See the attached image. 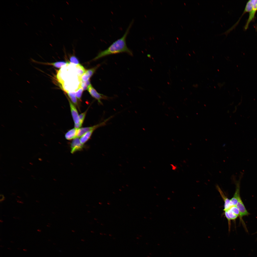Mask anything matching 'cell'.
Here are the masks:
<instances>
[{
  "label": "cell",
  "instance_id": "ffe728a7",
  "mask_svg": "<svg viewBox=\"0 0 257 257\" xmlns=\"http://www.w3.org/2000/svg\"><path fill=\"white\" fill-rule=\"evenodd\" d=\"M225 211V214L226 217L227 218L228 221L229 226V230L230 229L231 225V219L229 217L228 213L227 211Z\"/></svg>",
  "mask_w": 257,
  "mask_h": 257
},
{
  "label": "cell",
  "instance_id": "5b68a950",
  "mask_svg": "<svg viewBox=\"0 0 257 257\" xmlns=\"http://www.w3.org/2000/svg\"><path fill=\"white\" fill-rule=\"evenodd\" d=\"M257 11V0H254L253 6L251 10L249 12L248 17L244 26V29L245 30L248 28L249 24L254 19Z\"/></svg>",
  "mask_w": 257,
  "mask_h": 257
},
{
  "label": "cell",
  "instance_id": "2e32d148",
  "mask_svg": "<svg viewBox=\"0 0 257 257\" xmlns=\"http://www.w3.org/2000/svg\"><path fill=\"white\" fill-rule=\"evenodd\" d=\"M70 62L75 65H77L79 64V61L78 58L74 55L71 56L69 58Z\"/></svg>",
  "mask_w": 257,
  "mask_h": 257
},
{
  "label": "cell",
  "instance_id": "4dcf8cb0",
  "mask_svg": "<svg viewBox=\"0 0 257 257\" xmlns=\"http://www.w3.org/2000/svg\"><path fill=\"white\" fill-rule=\"evenodd\" d=\"M25 250V251H26V250H24H24Z\"/></svg>",
  "mask_w": 257,
  "mask_h": 257
},
{
  "label": "cell",
  "instance_id": "7c38bea8",
  "mask_svg": "<svg viewBox=\"0 0 257 257\" xmlns=\"http://www.w3.org/2000/svg\"><path fill=\"white\" fill-rule=\"evenodd\" d=\"M94 130H95L93 129L89 131L81 137L80 140L82 144H83L88 140Z\"/></svg>",
  "mask_w": 257,
  "mask_h": 257
},
{
  "label": "cell",
  "instance_id": "4316f807",
  "mask_svg": "<svg viewBox=\"0 0 257 257\" xmlns=\"http://www.w3.org/2000/svg\"><path fill=\"white\" fill-rule=\"evenodd\" d=\"M22 167V168H25L24 167Z\"/></svg>",
  "mask_w": 257,
  "mask_h": 257
},
{
  "label": "cell",
  "instance_id": "d6986e66",
  "mask_svg": "<svg viewBox=\"0 0 257 257\" xmlns=\"http://www.w3.org/2000/svg\"><path fill=\"white\" fill-rule=\"evenodd\" d=\"M87 111V110H86L84 112L81 114L79 116L80 122L82 124L84 121Z\"/></svg>",
  "mask_w": 257,
  "mask_h": 257
},
{
  "label": "cell",
  "instance_id": "6da1fadb",
  "mask_svg": "<svg viewBox=\"0 0 257 257\" xmlns=\"http://www.w3.org/2000/svg\"><path fill=\"white\" fill-rule=\"evenodd\" d=\"M133 21V20H132L122 37L113 42L106 49L99 52L93 60H95L110 55L123 52L126 53L131 56H133L132 51L127 46L126 39Z\"/></svg>",
  "mask_w": 257,
  "mask_h": 257
},
{
  "label": "cell",
  "instance_id": "cb8c5ba5",
  "mask_svg": "<svg viewBox=\"0 0 257 257\" xmlns=\"http://www.w3.org/2000/svg\"><path fill=\"white\" fill-rule=\"evenodd\" d=\"M85 83H86V85H87V86H88L89 85H90V84H90V82L89 80H88V81H85Z\"/></svg>",
  "mask_w": 257,
  "mask_h": 257
},
{
  "label": "cell",
  "instance_id": "7a4b0ae2",
  "mask_svg": "<svg viewBox=\"0 0 257 257\" xmlns=\"http://www.w3.org/2000/svg\"><path fill=\"white\" fill-rule=\"evenodd\" d=\"M243 173L241 172L239 175V178L237 180L235 178L234 176L233 175L232 180L236 186L235 191L232 198L230 199L231 204L232 206H236L238 201V199L240 197V190L241 182L242 179L243 177Z\"/></svg>",
  "mask_w": 257,
  "mask_h": 257
},
{
  "label": "cell",
  "instance_id": "83f0119b",
  "mask_svg": "<svg viewBox=\"0 0 257 257\" xmlns=\"http://www.w3.org/2000/svg\"><path fill=\"white\" fill-rule=\"evenodd\" d=\"M31 176L32 177H34V176H33V175H31Z\"/></svg>",
  "mask_w": 257,
  "mask_h": 257
},
{
  "label": "cell",
  "instance_id": "4fadbf2b",
  "mask_svg": "<svg viewBox=\"0 0 257 257\" xmlns=\"http://www.w3.org/2000/svg\"><path fill=\"white\" fill-rule=\"evenodd\" d=\"M66 93L72 102L75 105H77V101L76 95L75 92H68Z\"/></svg>",
  "mask_w": 257,
  "mask_h": 257
},
{
  "label": "cell",
  "instance_id": "603a6c76",
  "mask_svg": "<svg viewBox=\"0 0 257 257\" xmlns=\"http://www.w3.org/2000/svg\"><path fill=\"white\" fill-rule=\"evenodd\" d=\"M0 202H1L3 201L5 199V197L4 195L3 194H0Z\"/></svg>",
  "mask_w": 257,
  "mask_h": 257
},
{
  "label": "cell",
  "instance_id": "8fae6325",
  "mask_svg": "<svg viewBox=\"0 0 257 257\" xmlns=\"http://www.w3.org/2000/svg\"><path fill=\"white\" fill-rule=\"evenodd\" d=\"M71 115L74 122L79 117L78 114L75 107L68 99Z\"/></svg>",
  "mask_w": 257,
  "mask_h": 257
},
{
  "label": "cell",
  "instance_id": "8992f818",
  "mask_svg": "<svg viewBox=\"0 0 257 257\" xmlns=\"http://www.w3.org/2000/svg\"><path fill=\"white\" fill-rule=\"evenodd\" d=\"M70 147L71 152L73 153L77 151L82 150L84 146L81 143L80 139L78 137H76L73 140L71 143Z\"/></svg>",
  "mask_w": 257,
  "mask_h": 257
},
{
  "label": "cell",
  "instance_id": "ac0fdd59",
  "mask_svg": "<svg viewBox=\"0 0 257 257\" xmlns=\"http://www.w3.org/2000/svg\"><path fill=\"white\" fill-rule=\"evenodd\" d=\"M229 209L234 214L238 216H239V212L238 208L236 206H232Z\"/></svg>",
  "mask_w": 257,
  "mask_h": 257
},
{
  "label": "cell",
  "instance_id": "f546056e",
  "mask_svg": "<svg viewBox=\"0 0 257 257\" xmlns=\"http://www.w3.org/2000/svg\"><path fill=\"white\" fill-rule=\"evenodd\" d=\"M255 233H257V231Z\"/></svg>",
  "mask_w": 257,
  "mask_h": 257
},
{
  "label": "cell",
  "instance_id": "f1b7e54d",
  "mask_svg": "<svg viewBox=\"0 0 257 257\" xmlns=\"http://www.w3.org/2000/svg\"><path fill=\"white\" fill-rule=\"evenodd\" d=\"M27 169V170H29V171H30V170H29V169Z\"/></svg>",
  "mask_w": 257,
  "mask_h": 257
},
{
  "label": "cell",
  "instance_id": "44dd1931",
  "mask_svg": "<svg viewBox=\"0 0 257 257\" xmlns=\"http://www.w3.org/2000/svg\"><path fill=\"white\" fill-rule=\"evenodd\" d=\"M89 78L85 73L81 76V80L84 81H86L89 80Z\"/></svg>",
  "mask_w": 257,
  "mask_h": 257
},
{
  "label": "cell",
  "instance_id": "9a60e30c",
  "mask_svg": "<svg viewBox=\"0 0 257 257\" xmlns=\"http://www.w3.org/2000/svg\"><path fill=\"white\" fill-rule=\"evenodd\" d=\"M83 90V88L80 86L75 92L76 97L79 100L81 99Z\"/></svg>",
  "mask_w": 257,
  "mask_h": 257
},
{
  "label": "cell",
  "instance_id": "e0dca14e",
  "mask_svg": "<svg viewBox=\"0 0 257 257\" xmlns=\"http://www.w3.org/2000/svg\"><path fill=\"white\" fill-rule=\"evenodd\" d=\"M228 213L229 217L232 220H235L238 216L235 214L233 213L229 209L227 210Z\"/></svg>",
  "mask_w": 257,
  "mask_h": 257
},
{
  "label": "cell",
  "instance_id": "d4e9b609",
  "mask_svg": "<svg viewBox=\"0 0 257 257\" xmlns=\"http://www.w3.org/2000/svg\"><path fill=\"white\" fill-rule=\"evenodd\" d=\"M38 159L39 161H42V158H39Z\"/></svg>",
  "mask_w": 257,
  "mask_h": 257
},
{
  "label": "cell",
  "instance_id": "ba28073f",
  "mask_svg": "<svg viewBox=\"0 0 257 257\" xmlns=\"http://www.w3.org/2000/svg\"><path fill=\"white\" fill-rule=\"evenodd\" d=\"M236 206L238 208L239 212V216L240 220H242V218L243 216H247L249 214V213L245 208L241 197L239 198Z\"/></svg>",
  "mask_w": 257,
  "mask_h": 257
},
{
  "label": "cell",
  "instance_id": "30bf717a",
  "mask_svg": "<svg viewBox=\"0 0 257 257\" xmlns=\"http://www.w3.org/2000/svg\"><path fill=\"white\" fill-rule=\"evenodd\" d=\"M78 130L74 128L69 130L65 134V138L68 140H71L76 138Z\"/></svg>",
  "mask_w": 257,
  "mask_h": 257
},
{
  "label": "cell",
  "instance_id": "3957f363",
  "mask_svg": "<svg viewBox=\"0 0 257 257\" xmlns=\"http://www.w3.org/2000/svg\"><path fill=\"white\" fill-rule=\"evenodd\" d=\"M112 116L108 118L105 119L102 122L93 126L89 127L82 128L78 129L77 137H81L84 134L89 131L93 129L95 130L99 127L105 125L107 122L112 118Z\"/></svg>",
  "mask_w": 257,
  "mask_h": 257
},
{
  "label": "cell",
  "instance_id": "5bb4252c",
  "mask_svg": "<svg viewBox=\"0 0 257 257\" xmlns=\"http://www.w3.org/2000/svg\"><path fill=\"white\" fill-rule=\"evenodd\" d=\"M100 66V64H98L93 68L88 69L86 71L85 73L89 79L93 75V74L95 72V71Z\"/></svg>",
  "mask_w": 257,
  "mask_h": 257
},
{
  "label": "cell",
  "instance_id": "9c48e42d",
  "mask_svg": "<svg viewBox=\"0 0 257 257\" xmlns=\"http://www.w3.org/2000/svg\"><path fill=\"white\" fill-rule=\"evenodd\" d=\"M32 60L34 62L38 64L45 65H52L57 68H61L65 65L68 64V62H66L64 61H60L53 63H49L37 61L33 59H32Z\"/></svg>",
  "mask_w": 257,
  "mask_h": 257
},
{
  "label": "cell",
  "instance_id": "52a82bcc",
  "mask_svg": "<svg viewBox=\"0 0 257 257\" xmlns=\"http://www.w3.org/2000/svg\"><path fill=\"white\" fill-rule=\"evenodd\" d=\"M216 187L217 189L220 193V194L224 202L223 210L224 211L227 210L229 209L232 206L231 204L230 200L228 199L225 195L218 184L216 185Z\"/></svg>",
  "mask_w": 257,
  "mask_h": 257
},
{
  "label": "cell",
  "instance_id": "7402d4cb",
  "mask_svg": "<svg viewBox=\"0 0 257 257\" xmlns=\"http://www.w3.org/2000/svg\"><path fill=\"white\" fill-rule=\"evenodd\" d=\"M81 86L83 88V90H85L87 89L88 87L85 81L82 80Z\"/></svg>",
  "mask_w": 257,
  "mask_h": 257
},
{
  "label": "cell",
  "instance_id": "277c9868",
  "mask_svg": "<svg viewBox=\"0 0 257 257\" xmlns=\"http://www.w3.org/2000/svg\"><path fill=\"white\" fill-rule=\"evenodd\" d=\"M88 91L90 94L94 98L97 100L100 104H102L101 101L102 99L107 100L109 97L107 96L98 93L90 84L88 87Z\"/></svg>",
  "mask_w": 257,
  "mask_h": 257
},
{
  "label": "cell",
  "instance_id": "1f68e13d",
  "mask_svg": "<svg viewBox=\"0 0 257 257\" xmlns=\"http://www.w3.org/2000/svg\"><path fill=\"white\" fill-rule=\"evenodd\" d=\"M36 33V34H37V35H38V34H37V33Z\"/></svg>",
  "mask_w": 257,
  "mask_h": 257
},
{
  "label": "cell",
  "instance_id": "484cf974",
  "mask_svg": "<svg viewBox=\"0 0 257 257\" xmlns=\"http://www.w3.org/2000/svg\"><path fill=\"white\" fill-rule=\"evenodd\" d=\"M30 164L32 165H33V164L31 162H30Z\"/></svg>",
  "mask_w": 257,
  "mask_h": 257
}]
</instances>
